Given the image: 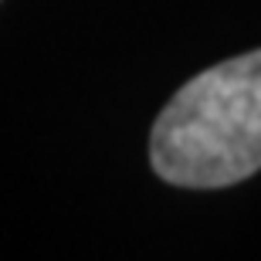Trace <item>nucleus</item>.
I'll list each match as a JSON object with an SVG mask.
<instances>
[{
  "label": "nucleus",
  "mask_w": 261,
  "mask_h": 261,
  "mask_svg": "<svg viewBox=\"0 0 261 261\" xmlns=\"http://www.w3.org/2000/svg\"><path fill=\"white\" fill-rule=\"evenodd\" d=\"M149 163L166 184L231 187L261 170V51L200 71L176 92L149 136Z\"/></svg>",
  "instance_id": "1"
}]
</instances>
